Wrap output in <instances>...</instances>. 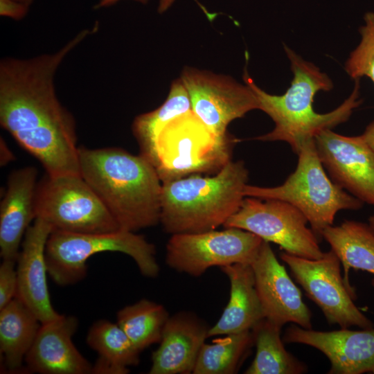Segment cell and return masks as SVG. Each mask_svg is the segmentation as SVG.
Segmentation results:
<instances>
[{"label": "cell", "mask_w": 374, "mask_h": 374, "mask_svg": "<svg viewBox=\"0 0 374 374\" xmlns=\"http://www.w3.org/2000/svg\"><path fill=\"white\" fill-rule=\"evenodd\" d=\"M99 28L75 35L55 53L0 62V124L35 157L46 175H80L76 125L55 91V73L65 57Z\"/></svg>", "instance_id": "6da1fadb"}, {"label": "cell", "mask_w": 374, "mask_h": 374, "mask_svg": "<svg viewBox=\"0 0 374 374\" xmlns=\"http://www.w3.org/2000/svg\"><path fill=\"white\" fill-rule=\"evenodd\" d=\"M80 175L120 229L136 232L160 222L162 181L144 156L120 148L78 149Z\"/></svg>", "instance_id": "7a4b0ae2"}, {"label": "cell", "mask_w": 374, "mask_h": 374, "mask_svg": "<svg viewBox=\"0 0 374 374\" xmlns=\"http://www.w3.org/2000/svg\"><path fill=\"white\" fill-rule=\"evenodd\" d=\"M285 53L290 62L293 78L290 87L282 95L263 91L255 83L244 68L243 80L254 92L258 109L274 121V129L253 139L261 141H283L296 154L304 142L314 139L322 132L332 130L347 121L362 103L360 80H355L350 95L336 109L326 114L314 110L315 95L333 88L330 77L316 65L305 60L287 46Z\"/></svg>", "instance_id": "3957f363"}, {"label": "cell", "mask_w": 374, "mask_h": 374, "mask_svg": "<svg viewBox=\"0 0 374 374\" xmlns=\"http://www.w3.org/2000/svg\"><path fill=\"white\" fill-rule=\"evenodd\" d=\"M249 171L230 160L213 176L191 175L162 182L161 220L171 235L215 229L240 208Z\"/></svg>", "instance_id": "277c9868"}, {"label": "cell", "mask_w": 374, "mask_h": 374, "mask_svg": "<svg viewBox=\"0 0 374 374\" xmlns=\"http://www.w3.org/2000/svg\"><path fill=\"white\" fill-rule=\"evenodd\" d=\"M294 171L279 186L261 187L247 184L243 194L260 199H278L291 204L307 217L319 238L333 225L337 213L360 210L364 203L335 184L320 159L314 139L308 140L296 153Z\"/></svg>", "instance_id": "5b68a950"}, {"label": "cell", "mask_w": 374, "mask_h": 374, "mask_svg": "<svg viewBox=\"0 0 374 374\" xmlns=\"http://www.w3.org/2000/svg\"><path fill=\"white\" fill-rule=\"evenodd\" d=\"M105 251L128 255L145 277L154 278L159 273L154 245L135 232L118 229L109 233H78L53 230L45 250L48 274L59 285L75 284L86 276L88 259Z\"/></svg>", "instance_id": "8992f818"}, {"label": "cell", "mask_w": 374, "mask_h": 374, "mask_svg": "<svg viewBox=\"0 0 374 374\" xmlns=\"http://www.w3.org/2000/svg\"><path fill=\"white\" fill-rule=\"evenodd\" d=\"M235 142L230 134H215L190 111L172 120L160 133L154 166L162 182L216 173L231 160Z\"/></svg>", "instance_id": "52a82bcc"}, {"label": "cell", "mask_w": 374, "mask_h": 374, "mask_svg": "<svg viewBox=\"0 0 374 374\" xmlns=\"http://www.w3.org/2000/svg\"><path fill=\"white\" fill-rule=\"evenodd\" d=\"M35 215L49 224L53 230L103 233L120 229L111 213L80 175H46L38 181Z\"/></svg>", "instance_id": "ba28073f"}, {"label": "cell", "mask_w": 374, "mask_h": 374, "mask_svg": "<svg viewBox=\"0 0 374 374\" xmlns=\"http://www.w3.org/2000/svg\"><path fill=\"white\" fill-rule=\"evenodd\" d=\"M305 215L291 204L278 199L245 197L239 209L224 224L225 228H238L280 246L285 252L318 259L324 252L319 238L308 226Z\"/></svg>", "instance_id": "9c48e42d"}, {"label": "cell", "mask_w": 374, "mask_h": 374, "mask_svg": "<svg viewBox=\"0 0 374 374\" xmlns=\"http://www.w3.org/2000/svg\"><path fill=\"white\" fill-rule=\"evenodd\" d=\"M280 258L306 295L321 309L328 323L337 324L340 328H374L373 321L355 305L356 295L346 286L341 273V262L331 249L318 259L285 251L280 253Z\"/></svg>", "instance_id": "30bf717a"}, {"label": "cell", "mask_w": 374, "mask_h": 374, "mask_svg": "<svg viewBox=\"0 0 374 374\" xmlns=\"http://www.w3.org/2000/svg\"><path fill=\"white\" fill-rule=\"evenodd\" d=\"M262 242L254 233L234 227L173 234L166 244V262L178 272L198 277L212 267L251 265Z\"/></svg>", "instance_id": "8fae6325"}, {"label": "cell", "mask_w": 374, "mask_h": 374, "mask_svg": "<svg viewBox=\"0 0 374 374\" xmlns=\"http://www.w3.org/2000/svg\"><path fill=\"white\" fill-rule=\"evenodd\" d=\"M193 113L215 134L226 136L229 124L258 109L257 98L247 84L229 75L186 67L180 77Z\"/></svg>", "instance_id": "7c38bea8"}, {"label": "cell", "mask_w": 374, "mask_h": 374, "mask_svg": "<svg viewBox=\"0 0 374 374\" xmlns=\"http://www.w3.org/2000/svg\"><path fill=\"white\" fill-rule=\"evenodd\" d=\"M314 141L332 180L364 204L374 206V153L362 135L345 136L327 130Z\"/></svg>", "instance_id": "4fadbf2b"}, {"label": "cell", "mask_w": 374, "mask_h": 374, "mask_svg": "<svg viewBox=\"0 0 374 374\" xmlns=\"http://www.w3.org/2000/svg\"><path fill=\"white\" fill-rule=\"evenodd\" d=\"M251 266L265 318L280 328L293 323L312 329V312L269 242L263 240Z\"/></svg>", "instance_id": "5bb4252c"}, {"label": "cell", "mask_w": 374, "mask_h": 374, "mask_svg": "<svg viewBox=\"0 0 374 374\" xmlns=\"http://www.w3.org/2000/svg\"><path fill=\"white\" fill-rule=\"evenodd\" d=\"M283 341L321 351L330 362L328 374H362L374 369V328L317 331L294 324L286 328Z\"/></svg>", "instance_id": "9a60e30c"}, {"label": "cell", "mask_w": 374, "mask_h": 374, "mask_svg": "<svg viewBox=\"0 0 374 374\" xmlns=\"http://www.w3.org/2000/svg\"><path fill=\"white\" fill-rule=\"evenodd\" d=\"M53 229L40 218H35L26 231L17 259L16 297L27 306L41 323L59 318L51 302L46 275V245Z\"/></svg>", "instance_id": "2e32d148"}, {"label": "cell", "mask_w": 374, "mask_h": 374, "mask_svg": "<svg viewBox=\"0 0 374 374\" xmlns=\"http://www.w3.org/2000/svg\"><path fill=\"white\" fill-rule=\"evenodd\" d=\"M78 326L75 317L62 314L55 320L41 323L25 357L27 368L41 374L92 373L93 366L72 341Z\"/></svg>", "instance_id": "e0dca14e"}, {"label": "cell", "mask_w": 374, "mask_h": 374, "mask_svg": "<svg viewBox=\"0 0 374 374\" xmlns=\"http://www.w3.org/2000/svg\"><path fill=\"white\" fill-rule=\"evenodd\" d=\"M37 170L27 166L12 171L0 206V255L17 261L21 240L36 217Z\"/></svg>", "instance_id": "ac0fdd59"}, {"label": "cell", "mask_w": 374, "mask_h": 374, "mask_svg": "<svg viewBox=\"0 0 374 374\" xmlns=\"http://www.w3.org/2000/svg\"><path fill=\"white\" fill-rule=\"evenodd\" d=\"M209 328L191 313L182 312L170 317L160 345L152 353L149 373H193Z\"/></svg>", "instance_id": "d6986e66"}, {"label": "cell", "mask_w": 374, "mask_h": 374, "mask_svg": "<svg viewBox=\"0 0 374 374\" xmlns=\"http://www.w3.org/2000/svg\"><path fill=\"white\" fill-rule=\"evenodd\" d=\"M220 269L229 280L230 297L220 319L210 327L208 337L251 330L265 318L251 265L237 263Z\"/></svg>", "instance_id": "ffe728a7"}, {"label": "cell", "mask_w": 374, "mask_h": 374, "mask_svg": "<svg viewBox=\"0 0 374 374\" xmlns=\"http://www.w3.org/2000/svg\"><path fill=\"white\" fill-rule=\"evenodd\" d=\"M344 267L343 278L348 288L355 294L349 280L350 269L362 270L373 276L374 287V228L369 223L344 220L338 226H330L321 233Z\"/></svg>", "instance_id": "44dd1931"}, {"label": "cell", "mask_w": 374, "mask_h": 374, "mask_svg": "<svg viewBox=\"0 0 374 374\" xmlns=\"http://www.w3.org/2000/svg\"><path fill=\"white\" fill-rule=\"evenodd\" d=\"M40 326L35 314L17 297L0 309V351L8 370L21 367Z\"/></svg>", "instance_id": "7402d4cb"}, {"label": "cell", "mask_w": 374, "mask_h": 374, "mask_svg": "<svg viewBox=\"0 0 374 374\" xmlns=\"http://www.w3.org/2000/svg\"><path fill=\"white\" fill-rule=\"evenodd\" d=\"M87 343L98 354L92 373L125 374L139 363L140 351L118 325L107 320L96 321L87 335Z\"/></svg>", "instance_id": "603a6c76"}, {"label": "cell", "mask_w": 374, "mask_h": 374, "mask_svg": "<svg viewBox=\"0 0 374 374\" xmlns=\"http://www.w3.org/2000/svg\"><path fill=\"white\" fill-rule=\"evenodd\" d=\"M190 111H192L190 96L179 78L172 82L167 98L161 106L137 116L134 120L132 130L139 145L140 154L154 166L160 133L172 120Z\"/></svg>", "instance_id": "cb8c5ba5"}, {"label": "cell", "mask_w": 374, "mask_h": 374, "mask_svg": "<svg viewBox=\"0 0 374 374\" xmlns=\"http://www.w3.org/2000/svg\"><path fill=\"white\" fill-rule=\"evenodd\" d=\"M281 328L264 318L251 329L256 353L244 373L301 374L308 371L306 364L285 349Z\"/></svg>", "instance_id": "d4e9b609"}, {"label": "cell", "mask_w": 374, "mask_h": 374, "mask_svg": "<svg viewBox=\"0 0 374 374\" xmlns=\"http://www.w3.org/2000/svg\"><path fill=\"white\" fill-rule=\"evenodd\" d=\"M169 317L162 305L141 299L120 310L116 323L141 352L150 345L160 342Z\"/></svg>", "instance_id": "484cf974"}, {"label": "cell", "mask_w": 374, "mask_h": 374, "mask_svg": "<svg viewBox=\"0 0 374 374\" xmlns=\"http://www.w3.org/2000/svg\"><path fill=\"white\" fill-rule=\"evenodd\" d=\"M254 344L251 330L225 335L204 344L193 370L194 374H232Z\"/></svg>", "instance_id": "4316f807"}, {"label": "cell", "mask_w": 374, "mask_h": 374, "mask_svg": "<svg viewBox=\"0 0 374 374\" xmlns=\"http://www.w3.org/2000/svg\"><path fill=\"white\" fill-rule=\"evenodd\" d=\"M359 32L361 39L357 47L350 53L344 69L354 80L367 77L374 84V12H367L364 15V24Z\"/></svg>", "instance_id": "83f0119b"}, {"label": "cell", "mask_w": 374, "mask_h": 374, "mask_svg": "<svg viewBox=\"0 0 374 374\" xmlns=\"http://www.w3.org/2000/svg\"><path fill=\"white\" fill-rule=\"evenodd\" d=\"M16 260L3 259L0 265V309L16 297L17 274Z\"/></svg>", "instance_id": "f1b7e54d"}, {"label": "cell", "mask_w": 374, "mask_h": 374, "mask_svg": "<svg viewBox=\"0 0 374 374\" xmlns=\"http://www.w3.org/2000/svg\"><path fill=\"white\" fill-rule=\"evenodd\" d=\"M30 6L15 0H0V15L14 20L24 19Z\"/></svg>", "instance_id": "f546056e"}, {"label": "cell", "mask_w": 374, "mask_h": 374, "mask_svg": "<svg viewBox=\"0 0 374 374\" xmlns=\"http://www.w3.org/2000/svg\"><path fill=\"white\" fill-rule=\"evenodd\" d=\"M361 135L374 153V121L366 127Z\"/></svg>", "instance_id": "4dcf8cb0"}, {"label": "cell", "mask_w": 374, "mask_h": 374, "mask_svg": "<svg viewBox=\"0 0 374 374\" xmlns=\"http://www.w3.org/2000/svg\"><path fill=\"white\" fill-rule=\"evenodd\" d=\"M121 0H99L98 3L96 5L95 8L99 9L103 8L109 7L112 6ZM141 3H146L149 0H134Z\"/></svg>", "instance_id": "1f68e13d"}, {"label": "cell", "mask_w": 374, "mask_h": 374, "mask_svg": "<svg viewBox=\"0 0 374 374\" xmlns=\"http://www.w3.org/2000/svg\"><path fill=\"white\" fill-rule=\"evenodd\" d=\"M175 1V0H159L157 10L159 13L165 12Z\"/></svg>", "instance_id": "d6a6232c"}, {"label": "cell", "mask_w": 374, "mask_h": 374, "mask_svg": "<svg viewBox=\"0 0 374 374\" xmlns=\"http://www.w3.org/2000/svg\"><path fill=\"white\" fill-rule=\"evenodd\" d=\"M15 1H19L20 3H23L24 4H26L28 6H30L33 1V0H15Z\"/></svg>", "instance_id": "836d02e7"}, {"label": "cell", "mask_w": 374, "mask_h": 374, "mask_svg": "<svg viewBox=\"0 0 374 374\" xmlns=\"http://www.w3.org/2000/svg\"><path fill=\"white\" fill-rule=\"evenodd\" d=\"M368 223L374 228V215L369 217Z\"/></svg>", "instance_id": "e575fe53"}, {"label": "cell", "mask_w": 374, "mask_h": 374, "mask_svg": "<svg viewBox=\"0 0 374 374\" xmlns=\"http://www.w3.org/2000/svg\"><path fill=\"white\" fill-rule=\"evenodd\" d=\"M371 373L374 374V369H373V371L371 372Z\"/></svg>", "instance_id": "d590c367"}]
</instances>
